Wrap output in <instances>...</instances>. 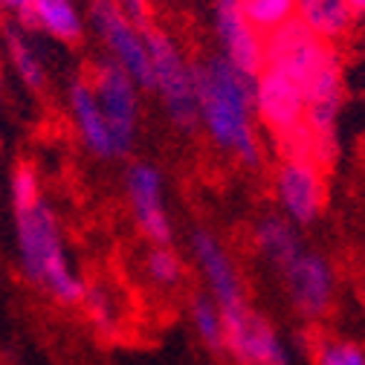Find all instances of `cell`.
<instances>
[{
  "label": "cell",
  "mask_w": 365,
  "mask_h": 365,
  "mask_svg": "<svg viewBox=\"0 0 365 365\" xmlns=\"http://www.w3.org/2000/svg\"><path fill=\"white\" fill-rule=\"evenodd\" d=\"M313 365H365V348L345 339H328L313 345Z\"/></svg>",
  "instance_id": "obj_24"
},
{
  "label": "cell",
  "mask_w": 365,
  "mask_h": 365,
  "mask_svg": "<svg viewBox=\"0 0 365 365\" xmlns=\"http://www.w3.org/2000/svg\"><path fill=\"white\" fill-rule=\"evenodd\" d=\"M235 6L255 32L267 35L293 18L296 0H235Z\"/></svg>",
  "instance_id": "obj_20"
},
{
  "label": "cell",
  "mask_w": 365,
  "mask_h": 365,
  "mask_svg": "<svg viewBox=\"0 0 365 365\" xmlns=\"http://www.w3.org/2000/svg\"><path fill=\"white\" fill-rule=\"evenodd\" d=\"M282 282H284L293 310L302 319H307V322H319V319L328 316V310L334 307L336 276H334V267L325 255L302 250L282 269Z\"/></svg>",
  "instance_id": "obj_8"
},
{
  "label": "cell",
  "mask_w": 365,
  "mask_h": 365,
  "mask_svg": "<svg viewBox=\"0 0 365 365\" xmlns=\"http://www.w3.org/2000/svg\"><path fill=\"white\" fill-rule=\"evenodd\" d=\"M29 6H32V0H0V15H9V18H18L21 24H26Z\"/></svg>",
  "instance_id": "obj_26"
},
{
  "label": "cell",
  "mask_w": 365,
  "mask_h": 365,
  "mask_svg": "<svg viewBox=\"0 0 365 365\" xmlns=\"http://www.w3.org/2000/svg\"><path fill=\"white\" fill-rule=\"evenodd\" d=\"M145 276L151 284L163 287V290H174L182 284V276H186V264L182 258L168 247H151L145 255Z\"/></svg>",
  "instance_id": "obj_22"
},
{
  "label": "cell",
  "mask_w": 365,
  "mask_h": 365,
  "mask_svg": "<svg viewBox=\"0 0 365 365\" xmlns=\"http://www.w3.org/2000/svg\"><path fill=\"white\" fill-rule=\"evenodd\" d=\"M15 215V247L21 276L47 293L61 307H78L87 282L70 261L61 223L56 209L41 197L38 203L12 212Z\"/></svg>",
  "instance_id": "obj_2"
},
{
  "label": "cell",
  "mask_w": 365,
  "mask_h": 365,
  "mask_svg": "<svg viewBox=\"0 0 365 365\" xmlns=\"http://www.w3.org/2000/svg\"><path fill=\"white\" fill-rule=\"evenodd\" d=\"M252 241H255V250L258 255L272 264L284 269L304 247H302V238L296 232V223H290L284 215H267L255 223L252 230Z\"/></svg>",
  "instance_id": "obj_17"
},
{
  "label": "cell",
  "mask_w": 365,
  "mask_h": 365,
  "mask_svg": "<svg viewBox=\"0 0 365 365\" xmlns=\"http://www.w3.org/2000/svg\"><path fill=\"white\" fill-rule=\"evenodd\" d=\"M4 50H6L9 67L24 81V87H29L32 93L47 90V67H43V58L18 26H9L4 32Z\"/></svg>",
  "instance_id": "obj_18"
},
{
  "label": "cell",
  "mask_w": 365,
  "mask_h": 365,
  "mask_svg": "<svg viewBox=\"0 0 365 365\" xmlns=\"http://www.w3.org/2000/svg\"><path fill=\"white\" fill-rule=\"evenodd\" d=\"M87 78L93 84L96 102L105 113L113 157L130 154L136 143V128H140V84L108 56L93 64V73Z\"/></svg>",
  "instance_id": "obj_4"
},
{
  "label": "cell",
  "mask_w": 365,
  "mask_h": 365,
  "mask_svg": "<svg viewBox=\"0 0 365 365\" xmlns=\"http://www.w3.org/2000/svg\"><path fill=\"white\" fill-rule=\"evenodd\" d=\"M276 145L282 151L284 160H310L313 163V145H316V133L302 122H296L293 128L276 133Z\"/></svg>",
  "instance_id": "obj_25"
},
{
  "label": "cell",
  "mask_w": 365,
  "mask_h": 365,
  "mask_svg": "<svg viewBox=\"0 0 365 365\" xmlns=\"http://www.w3.org/2000/svg\"><path fill=\"white\" fill-rule=\"evenodd\" d=\"M217 41L223 47V58L230 61L238 73L255 78L264 70V35L255 32L238 12V6H217L215 15Z\"/></svg>",
  "instance_id": "obj_13"
},
{
  "label": "cell",
  "mask_w": 365,
  "mask_h": 365,
  "mask_svg": "<svg viewBox=\"0 0 365 365\" xmlns=\"http://www.w3.org/2000/svg\"><path fill=\"white\" fill-rule=\"evenodd\" d=\"M125 197L136 226L151 241V247H168L174 232H171V217L165 209V186H163L160 168L143 160L130 163L125 171Z\"/></svg>",
  "instance_id": "obj_9"
},
{
  "label": "cell",
  "mask_w": 365,
  "mask_h": 365,
  "mask_svg": "<svg viewBox=\"0 0 365 365\" xmlns=\"http://www.w3.org/2000/svg\"><path fill=\"white\" fill-rule=\"evenodd\" d=\"M351 4V9H354V15L359 18V15H365V0H348Z\"/></svg>",
  "instance_id": "obj_28"
},
{
  "label": "cell",
  "mask_w": 365,
  "mask_h": 365,
  "mask_svg": "<svg viewBox=\"0 0 365 365\" xmlns=\"http://www.w3.org/2000/svg\"><path fill=\"white\" fill-rule=\"evenodd\" d=\"M116 4L136 21V24H148V0H116Z\"/></svg>",
  "instance_id": "obj_27"
},
{
  "label": "cell",
  "mask_w": 365,
  "mask_h": 365,
  "mask_svg": "<svg viewBox=\"0 0 365 365\" xmlns=\"http://www.w3.org/2000/svg\"><path fill=\"white\" fill-rule=\"evenodd\" d=\"M235 0H217V6H232Z\"/></svg>",
  "instance_id": "obj_29"
},
{
  "label": "cell",
  "mask_w": 365,
  "mask_h": 365,
  "mask_svg": "<svg viewBox=\"0 0 365 365\" xmlns=\"http://www.w3.org/2000/svg\"><path fill=\"white\" fill-rule=\"evenodd\" d=\"M145 47H148V61H151V90L160 93L174 128L195 133L200 128V119H197L192 64L180 53L171 35L148 24H145Z\"/></svg>",
  "instance_id": "obj_3"
},
{
  "label": "cell",
  "mask_w": 365,
  "mask_h": 365,
  "mask_svg": "<svg viewBox=\"0 0 365 365\" xmlns=\"http://www.w3.org/2000/svg\"><path fill=\"white\" fill-rule=\"evenodd\" d=\"M61 43H78L84 38V15L76 0H32L26 24Z\"/></svg>",
  "instance_id": "obj_16"
},
{
  "label": "cell",
  "mask_w": 365,
  "mask_h": 365,
  "mask_svg": "<svg viewBox=\"0 0 365 365\" xmlns=\"http://www.w3.org/2000/svg\"><path fill=\"white\" fill-rule=\"evenodd\" d=\"M293 18H299L313 35L328 43H339L342 38H348L356 24L348 0H296Z\"/></svg>",
  "instance_id": "obj_15"
},
{
  "label": "cell",
  "mask_w": 365,
  "mask_h": 365,
  "mask_svg": "<svg viewBox=\"0 0 365 365\" xmlns=\"http://www.w3.org/2000/svg\"><path fill=\"white\" fill-rule=\"evenodd\" d=\"M90 26L99 35L108 58H113L140 90H151V61L145 47V26L136 24L116 0H93L90 4Z\"/></svg>",
  "instance_id": "obj_5"
},
{
  "label": "cell",
  "mask_w": 365,
  "mask_h": 365,
  "mask_svg": "<svg viewBox=\"0 0 365 365\" xmlns=\"http://www.w3.org/2000/svg\"><path fill=\"white\" fill-rule=\"evenodd\" d=\"M78 307H84L90 325H93L102 336H113L119 331V307H116V299L110 296V290L105 284H87Z\"/></svg>",
  "instance_id": "obj_21"
},
{
  "label": "cell",
  "mask_w": 365,
  "mask_h": 365,
  "mask_svg": "<svg viewBox=\"0 0 365 365\" xmlns=\"http://www.w3.org/2000/svg\"><path fill=\"white\" fill-rule=\"evenodd\" d=\"M0 93H4V78H0Z\"/></svg>",
  "instance_id": "obj_30"
},
{
  "label": "cell",
  "mask_w": 365,
  "mask_h": 365,
  "mask_svg": "<svg viewBox=\"0 0 365 365\" xmlns=\"http://www.w3.org/2000/svg\"><path fill=\"white\" fill-rule=\"evenodd\" d=\"M41 197H43V192H41L38 168L32 163H18L12 168V177H9V203H12V212L26 209V206L38 203Z\"/></svg>",
  "instance_id": "obj_23"
},
{
  "label": "cell",
  "mask_w": 365,
  "mask_h": 365,
  "mask_svg": "<svg viewBox=\"0 0 365 365\" xmlns=\"http://www.w3.org/2000/svg\"><path fill=\"white\" fill-rule=\"evenodd\" d=\"M334 47L336 43L313 35L299 18H290L264 35V67L287 73L302 87L319 70V64L331 56Z\"/></svg>",
  "instance_id": "obj_7"
},
{
  "label": "cell",
  "mask_w": 365,
  "mask_h": 365,
  "mask_svg": "<svg viewBox=\"0 0 365 365\" xmlns=\"http://www.w3.org/2000/svg\"><path fill=\"white\" fill-rule=\"evenodd\" d=\"M189 244H192V255L197 261V269H200V276L209 287V296L217 304L220 316L247 307L250 302H247L241 272H238L232 255L223 250V244L209 230H195Z\"/></svg>",
  "instance_id": "obj_11"
},
{
  "label": "cell",
  "mask_w": 365,
  "mask_h": 365,
  "mask_svg": "<svg viewBox=\"0 0 365 365\" xmlns=\"http://www.w3.org/2000/svg\"><path fill=\"white\" fill-rule=\"evenodd\" d=\"M189 319H192V328H195V336L200 339V345H203L212 356H226L223 316H220V310H217V304L212 302L209 293H197V296H192Z\"/></svg>",
  "instance_id": "obj_19"
},
{
  "label": "cell",
  "mask_w": 365,
  "mask_h": 365,
  "mask_svg": "<svg viewBox=\"0 0 365 365\" xmlns=\"http://www.w3.org/2000/svg\"><path fill=\"white\" fill-rule=\"evenodd\" d=\"M252 113L272 133H282L302 122L304 116V93L299 81L287 73L264 67L252 81Z\"/></svg>",
  "instance_id": "obj_12"
},
{
  "label": "cell",
  "mask_w": 365,
  "mask_h": 365,
  "mask_svg": "<svg viewBox=\"0 0 365 365\" xmlns=\"http://www.w3.org/2000/svg\"><path fill=\"white\" fill-rule=\"evenodd\" d=\"M67 105H70V116L76 125L78 140L84 143L87 151H93L96 157H110L113 160V145H110V130L105 122V113L96 102L93 84L87 76H78L70 81L67 87Z\"/></svg>",
  "instance_id": "obj_14"
},
{
  "label": "cell",
  "mask_w": 365,
  "mask_h": 365,
  "mask_svg": "<svg viewBox=\"0 0 365 365\" xmlns=\"http://www.w3.org/2000/svg\"><path fill=\"white\" fill-rule=\"evenodd\" d=\"M226 356L235 365H293L290 348L267 316L250 304L223 316Z\"/></svg>",
  "instance_id": "obj_6"
},
{
  "label": "cell",
  "mask_w": 365,
  "mask_h": 365,
  "mask_svg": "<svg viewBox=\"0 0 365 365\" xmlns=\"http://www.w3.org/2000/svg\"><path fill=\"white\" fill-rule=\"evenodd\" d=\"M272 189L284 217L296 226H310L325 212V177L310 160H282L272 177Z\"/></svg>",
  "instance_id": "obj_10"
},
{
  "label": "cell",
  "mask_w": 365,
  "mask_h": 365,
  "mask_svg": "<svg viewBox=\"0 0 365 365\" xmlns=\"http://www.w3.org/2000/svg\"><path fill=\"white\" fill-rule=\"evenodd\" d=\"M195 76V99L197 119L206 128L209 140L238 157L244 165H261V145L252 125V81L238 73L223 56H212L206 61L192 64Z\"/></svg>",
  "instance_id": "obj_1"
}]
</instances>
